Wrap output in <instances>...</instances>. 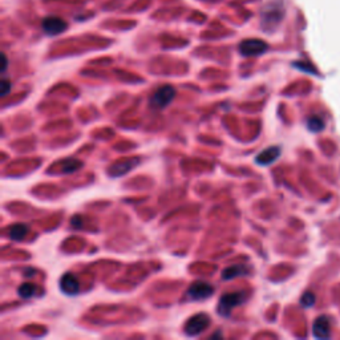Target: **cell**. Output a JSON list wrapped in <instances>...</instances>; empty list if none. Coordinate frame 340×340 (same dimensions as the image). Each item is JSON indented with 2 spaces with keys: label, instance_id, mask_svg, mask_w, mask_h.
Masks as SVG:
<instances>
[{
  "label": "cell",
  "instance_id": "17",
  "mask_svg": "<svg viewBox=\"0 0 340 340\" xmlns=\"http://www.w3.org/2000/svg\"><path fill=\"white\" fill-rule=\"evenodd\" d=\"M11 89H12V84H11L10 80L3 78L1 83H0V96H1V97H5V96L11 92Z\"/></svg>",
  "mask_w": 340,
  "mask_h": 340
},
{
  "label": "cell",
  "instance_id": "13",
  "mask_svg": "<svg viewBox=\"0 0 340 340\" xmlns=\"http://www.w3.org/2000/svg\"><path fill=\"white\" fill-rule=\"evenodd\" d=\"M38 291V287L32 284V283H23L21 286L18 288V294H19L20 298L23 299H29L32 298Z\"/></svg>",
  "mask_w": 340,
  "mask_h": 340
},
{
  "label": "cell",
  "instance_id": "16",
  "mask_svg": "<svg viewBox=\"0 0 340 340\" xmlns=\"http://www.w3.org/2000/svg\"><path fill=\"white\" fill-rule=\"evenodd\" d=\"M301 303H302V306L306 307V308L314 306V304H315V295H314L312 292H306V294L302 297Z\"/></svg>",
  "mask_w": 340,
  "mask_h": 340
},
{
  "label": "cell",
  "instance_id": "2",
  "mask_svg": "<svg viewBox=\"0 0 340 340\" xmlns=\"http://www.w3.org/2000/svg\"><path fill=\"white\" fill-rule=\"evenodd\" d=\"M175 88L171 85H164L157 89L151 97V107L154 109H164L174 100Z\"/></svg>",
  "mask_w": 340,
  "mask_h": 340
},
{
  "label": "cell",
  "instance_id": "7",
  "mask_svg": "<svg viewBox=\"0 0 340 340\" xmlns=\"http://www.w3.org/2000/svg\"><path fill=\"white\" fill-rule=\"evenodd\" d=\"M67 29V23L57 16H49L43 20V31L47 35H58Z\"/></svg>",
  "mask_w": 340,
  "mask_h": 340
},
{
  "label": "cell",
  "instance_id": "14",
  "mask_svg": "<svg viewBox=\"0 0 340 340\" xmlns=\"http://www.w3.org/2000/svg\"><path fill=\"white\" fill-rule=\"evenodd\" d=\"M81 166H83V162H81V161L68 158V160H65L63 162V169H61V171L65 173V174H69V173L77 171Z\"/></svg>",
  "mask_w": 340,
  "mask_h": 340
},
{
  "label": "cell",
  "instance_id": "9",
  "mask_svg": "<svg viewBox=\"0 0 340 340\" xmlns=\"http://www.w3.org/2000/svg\"><path fill=\"white\" fill-rule=\"evenodd\" d=\"M331 324L327 316H319L314 323L312 334L316 339H328L330 338Z\"/></svg>",
  "mask_w": 340,
  "mask_h": 340
},
{
  "label": "cell",
  "instance_id": "10",
  "mask_svg": "<svg viewBox=\"0 0 340 340\" xmlns=\"http://www.w3.org/2000/svg\"><path fill=\"white\" fill-rule=\"evenodd\" d=\"M279 156H281V149L278 146H271V148H268L266 151H263L262 153H259L257 158H255V162L261 166L271 165L272 162L277 161V158Z\"/></svg>",
  "mask_w": 340,
  "mask_h": 340
},
{
  "label": "cell",
  "instance_id": "1",
  "mask_svg": "<svg viewBox=\"0 0 340 340\" xmlns=\"http://www.w3.org/2000/svg\"><path fill=\"white\" fill-rule=\"evenodd\" d=\"M245 301H246V292L237 291L225 294L219 299L218 306H217V312L222 318H230L233 308L243 304Z\"/></svg>",
  "mask_w": 340,
  "mask_h": 340
},
{
  "label": "cell",
  "instance_id": "6",
  "mask_svg": "<svg viewBox=\"0 0 340 340\" xmlns=\"http://www.w3.org/2000/svg\"><path fill=\"white\" fill-rule=\"evenodd\" d=\"M140 164L138 158H121V160L116 161L114 164L109 166L108 169V174L111 177H122V175L128 174L133 168H136Z\"/></svg>",
  "mask_w": 340,
  "mask_h": 340
},
{
  "label": "cell",
  "instance_id": "15",
  "mask_svg": "<svg viewBox=\"0 0 340 340\" xmlns=\"http://www.w3.org/2000/svg\"><path fill=\"white\" fill-rule=\"evenodd\" d=\"M307 128L311 132H321L324 128V121L321 117H311L307 121Z\"/></svg>",
  "mask_w": 340,
  "mask_h": 340
},
{
  "label": "cell",
  "instance_id": "5",
  "mask_svg": "<svg viewBox=\"0 0 340 340\" xmlns=\"http://www.w3.org/2000/svg\"><path fill=\"white\" fill-rule=\"evenodd\" d=\"M267 44L259 39L243 40L242 43L239 44V52L243 56H247V57L248 56H259V55L264 54L267 51Z\"/></svg>",
  "mask_w": 340,
  "mask_h": 340
},
{
  "label": "cell",
  "instance_id": "18",
  "mask_svg": "<svg viewBox=\"0 0 340 340\" xmlns=\"http://www.w3.org/2000/svg\"><path fill=\"white\" fill-rule=\"evenodd\" d=\"M71 225L72 227L75 228H81L83 227V218L80 215H75L72 219H71Z\"/></svg>",
  "mask_w": 340,
  "mask_h": 340
},
{
  "label": "cell",
  "instance_id": "4",
  "mask_svg": "<svg viewBox=\"0 0 340 340\" xmlns=\"http://www.w3.org/2000/svg\"><path fill=\"white\" fill-rule=\"evenodd\" d=\"M214 294V287L208 282L204 281H197V282L191 283L188 290V298L190 301L199 302L208 299Z\"/></svg>",
  "mask_w": 340,
  "mask_h": 340
},
{
  "label": "cell",
  "instance_id": "12",
  "mask_svg": "<svg viewBox=\"0 0 340 340\" xmlns=\"http://www.w3.org/2000/svg\"><path fill=\"white\" fill-rule=\"evenodd\" d=\"M29 227L24 224H18L14 225L12 227L10 228L8 231V237H10L12 241H21V239L25 238V235L28 234Z\"/></svg>",
  "mask_w": 340,
  "mask_h": 340
},
{
  "label": "cell",
  "instance_id": "11",
  "mask_svg": "<svg viewBox=\"0 0 340 340\" xmlns=\"http://www.w3.org/2000/svg\"><path fill=\"white\" fill-rule=\"evenodd\" d=\"M248 274H250V270H248L246 266L237 264V266H231V267L225 268L224 272H222V279H225V281H231L234 278L246 277Z\"/></svg>",
  "mask_w": 340,
  "mask_h": 340
},
{
  "label": "cell",
  "instance_id": "19",
  "mask_svg": "<svg viewBox=\"0 0 340 340\" xmlns=\"http://www.w3.org/2000/svg\"><path fill=\"white\" fill-rule=\"evenodd\" d=\"M7 68H8V60L5 54H1V73H4Z\"/></svg>",
  "mask_w": 340,
  "mask_h": 340
},
{
  "label": "cell",
  "instance_id": "20",
  "mask_svg": "<svg viewBox=\"0 0 340 340\" xmlns=\"http://www.w3.org/2000/svg\"><path fill=\"white\" fill-rule=\"evenodd\" d=\"M24 274H25V277H27V278L32 277V275H34V274H35V270H32V268H25Z\"/></svg>",
  "mask_w": 340,
  "mask_h": 340
},
{
  "label": "cell",
  "instance_id": "8",
  "mask_svg": "<svg viewBox=\"0 0 340 340\" xmlns=\"http://www.w3.org/2000/svg\"><path fill=\"white\" fill-rule=\"evenodd\" d=\"M60 288L67 295H76L80 291V283L73 274L67 272L60 279Z\"/></svg>",
  "mask_w": 340,
  "mask_h": 340
},
{
  "label": "cell",
  "instance_id": "3",
  "mask_svg": "<svg viewBox=\"0 0 340 340\" xmlns=\"http://www.w3.org/2000/svg\"><path fill=\"white\" fill-rule=\"evenodd\" d=\"M210 324V318L206 314H197L191 316L185 324V334L188 336H197L204 332Z\"/></svg>",
  "mask_w": 340,
  "mask_h": 340
}]
</instances>
